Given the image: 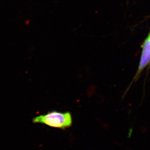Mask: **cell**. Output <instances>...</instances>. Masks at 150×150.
Masks as SVG:
<instances>
[{"instance_id":"6da1fadb","label":"cell","mask_w":150,"mask_h":150,"mask_svg":"<svg viewBox=\"0 0 150 150\" xmlns=\"http://www.w3.org/2000/svg\"><path fill=\"white\" fill-rule=\"evenodd\" d=\"M33 122L35 123L45 125L51 127L65 130L72 125V115L69 112L52 111L44 115L35 117L33 119Z\"/></svg>"},{"instance_id":"7a4b0ae2","label":"cell","mask_w":150,"mask_h":150,"mask_svg":"<svg viewBox=\"0 0 150 150\" xmlns=\"http://www.w3.org/2000/svg\"><path fill=\"white\" fill-rule=\"evenodd\" d=\"M150 65V38L148 37L142 45V54L140 56V60L137 71L134 76L133 82H136L139 79L142 72L144 69Z\"/></svg>"},{"instance_id":"3957f363","label":"cell","mask_w":150,"mask_h":150,"mask_svg":"<svg viewBox=\"0 0 150 150\" xmlns=\"http://www.w3.org/2000/svg\"><path fill=\"white\" fill-rule=\"evenodd\" d=\"M148 37H150V33L149 34V35H148Z\"/></svg>"}]
</instances>
